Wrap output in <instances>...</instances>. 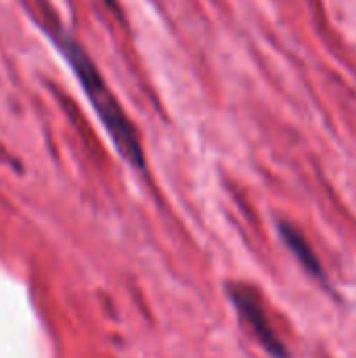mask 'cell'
<instances>
[{"instance_id": "obj_1", "label": "cell", "mask_w": 356, "mask_h": 358, "mask_svg": "<svg viewBox=\"0 0 356 358\" xmlns=\"http://www.w3.org/2000/svg\"><path fill=\"white\" fill-rule=\"evenodd\" d=\"M50 36H52L55 44L59 46V50L63 52V57L67 59V63L71 65L73 73L78 76L92 109L97 111V115H99L101 124L105 126V130H107L111 143L115 145L118 153L128 164L143 170L145 168V151H143L138 130L134 128V124L130 122V117L126 115V111L122 109V105L118 103V99L113 96V92L105 84V80L99 73L92 59L65 31L57 29Z\"/></svg>"}, {"instance_id": "obj_2", "label": "cell", "mask_w": 356, "mask_h": 358, "mask_svg": "<svg viewBox=\"0 0 356 358\" xmlns=\"http://www.w3.org/2000/svg\"><path fill=\"white\" fill-rule=\"evenodd\" d=\"M229 298L235 304V308L239 310L243 323L252 329V334L256 336V340L266 348V352L275 358H290L287 348L283 346V342L279 340V336L275 334L264 306L258 298V294L245 285H231L229 287Z\"/></svg>"}, {"instance_id": "obj_3", "label": "cell", "mask_w": 356, "mask_h": 358, "mask_svg": "<svg viewBox=\"0 0 356 358\" xmlns=\"http://www.w3.org/2000/svg\"><path fill=\"white\" fill-rule=\"evenodd\" d=\"M279 233L285 241V245L292 250V254L298 258V262L304 266V271H308L315 279H325V271L321 266V260L317 258L315 250L311 248V243L306 241V237L292 224L281 222L279 224Z\"/></svg>"}, {"instance_id": "obj_4", "label": "cell", "mask_w": 356, "mask_h": 358, "mask_svg": "<svg viewBox=\"0 0 356 358\" xmlns=\"http://www.w3.org/2000/svg\"><path fill=\"white\" fill-rule=\"evenodd\" d=\"M103 2H105L111 10H118V0H103Z\"/></svg>"}]
</instances>
